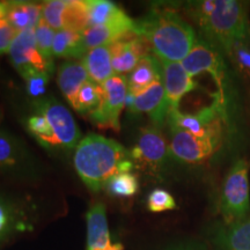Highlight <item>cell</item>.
I'll use <instances>...</instances> for the list:
<instances>
[{
  "label": "cell",
  "mask_w": 250,
  "mask_h": 250,
  "mask_svg": "<svg viewBox=\"0 0 250 250\" xmlns=\"http://www.w3.org/2000/svg\"><path fill=\"white\" fill-rule=\"evenodd\" d=\"M134 34L166 62H182L198 40L193 28L169 7H155L134 21Z\"/></svg>",
  "instance_id": "obj_1"
},
{
  "label": "cell",
  "mask_w": 250,
  "mask_h": 250,
  "mask_svg": "<svg viewBox=\"0 0 250 250\" xmlns=\"http://www.w3.org/2000/svg\"><path fill=\"white\" fill-rule=\"evenodd\" d=\"M73 165L83 182L94 192L104 188L114 175L127 173L133 168L126 148L99 134H89L80 140L74 152Z\"/></svg>",
  "instance_id": "obj_2"
},
{
  "label": "cell",
  "mask_w": 250,
  "mask_h": 250,
  "mask_svg": "<svg viewBox=\"0 0 250 250\" xmlns=\"http://www.w3.org/2000/svg\"><path fill=\"white\" fill-rule=\"evenodd\" d=\"M203 39L220 50L225 56L237 41L250 39L248 4L237 0H215L210 15L195 20Z\"/></svg>",
  "instance_id": "obj_3"
},
{
  "label": "cell",
  "mask_w": 250,
  "mask_h": 250,
  "mask_svg": "<svg viewBox=\"0 0 250 250\" xmlns=\"http://www.w3.org/2000/svg\"><path fill=\"white\" fill-rule=\"evenodd\" d=\"M224 54L204 39L197 40L189 55L183 59L182 65L192 78L202 73H208L217 83L218 92L214 94V101L223 111L228 126H230V112L234 101V89L230 80L229 68L224 59Z\"/></svg>",
  "instance_id": "obj_4"
},
{
  "label": "cell",
  "mask_w": 250,
  "mask_h": 250,
  "mask_svg": "<svg viewBox=\"0 0 250 250\" xmlns=\"http://www.w3.org/2000/svg\"><path fill=\"white\" fill-rule=\"evenodd\" d=\"M248 171V162L237 159L225 176L219 199V211L225 225L239 223L250 214Z\"/></svg>",
  "instance_id": "obj_5"
},
{
  "label": "cell",
  "mask_w": 250,
  "mask_h": 250,
  "mask_svg": "<svg viewBox=\"0 0 250 250\" xmlns=\"http://www.w3.org/2000/svg\"><path fill=\"white\" fill-rule=\"evenodd\" d=\"M35 110L43 115L48 125L50 140L48 148H76L80 143V131L66 107L55 99H39Z\"/></svg>",
  "instance_id": "obj_6"
},
{
  "label": "cell",
  "mask_w": 250,
  "mask_h": 250,
  "mask_svg": "<svg viewBox=\"0 0 250 250\" xmlns=\"http://www.w3.org/2000/svg\"><path fill=\"white\" fill-rule=\"evenodd\" d=\"M102 99L99 107L89 114L90 120L101 129L120 131V117L127 99V80L115 74L101 85Z\"/></svg>",
  "instance_id": "obj_7"
},
{
  "label": "cell",
  "mask_w": 250,
  "mask_h": 250,
  "mask_svg": "<svg viewBox=\"0 0 250 250\" xmlns=\"http://www.w3.org/2000/svg\"><path fill=\"white\" fill-rule=\"evenodd\" d=\"M168 121L170 125L186 130L193 136L221 142L224 139L225 125H227L224 114L215 102L195 114H184L180 109L171 110L168 115Z\"/></svg>",
  "instance_id": "obj_8"
},
{
  "label": "cell",
  "mask_w": 250,
  "mask_h": 250,
  "mask_svg": "<svg viewBox=\"0 0 250 250\" xmlns=\"http://www.w3.org/2000/svg\"><path fill=\"white\" fill-rule=\"evenodd\" d=\"M221 144V140L201 138L170 125V154L184 164L196 165L210 160L220 148Z\"/></svg>",
  "instance_id": "obj_9"
},
{
  "label": "cell",
  "mask_w": 250,
  "mask_h": 250,
  "mask_svg": "<svg viewBox=\"0 0 250 250\" xmlns=\"http://www.w3.org/2000/svg\"><path fill=\"white\" fill-rule=\"evenodd\" d=\"M14 67L20 74L27 71L37 70L51 74L52 62L46 61L37 48L35 29H27L18 33L8 51Z\"/></svg>",
  "instance_id": "obj_10"
},
{
  "label": "cell",
  "mask_w": 250,
  "mask_h": 250,
  "mask_svg": "<svg viewBox=\"0 0 250 250\" xmlns=\"http://www.w3.org/2000/svg\"><path fill=\"white\" fill-rule=\"evenodd\" d=\"M170 148L162 133L156 127H146L140 132L137 144L130 152L131 160L153 170L165 165Z\"/></svg>",
  "instance_id": "obj_11"
},
{
  "label": "cell",
  "mask_w": 250,
  "mask_h": 250,
  "mask_svg": "<svg viewBox=\"0 0 250 250\" xmlns=\"http://www.w3.org/2000/svg\"><path fill=\"white\" fill-rule=\"evenodd\" d=\"M164 72V86L167 100L168 109L171 110L179 109L180 101L186 94L198 89V83L193 80L183 67L182 62H166L160 61ZM169 115V114H168Z\"/></svg>",
  "instance_id": "obj_12"
},
{
  "label": "cell",
  "mask_w": 250,
  "mask_h": 250,
  "mask_svg": "<svg viewBox=\"0 0 250 250\" xmlns=\"http://www.w3.org/2000/svg\"><path fill=\"white\" fill-rule=\"evenodd\" d=\"M127 99H129V108L131 110L137 114H143V112L148 114L155 126H161L166 118H168L169 109L166 100L162 80L156 81L134 98L127 93Z\"/></svg>",
  "instance_id": "obj_13"
},
{
  "label": "cell",
  "mask_w": 250,
  "mask_h": 250,
  "mask_svg": "<svg viewBox=\"0 0 250 250\" xmlns=\"http://www.w3.org/2000/svg\"><path fill=\"white\" fill-rule=\"evenodd\" d=\"M145 44L146 43L140 37L133 35L109 45L114 71L120 76L131 73L139 64L140 59L146 56Z\"/></svg>",
  "instance_id": "obj_14"
},
{
  "label": "cell",
  "mask_w": 250,
  "mask_h": 250,
  "mask_svg": "<svg viewBox=\"0 0 250 250\" xmlns=\"http://www.w3.org/2000/svg\"><path fill=\"white\" fill-rule=\"evenodd\" d=\"M87 250H123L121 243H111L103 203H96L87 213Z\"/></svg>",
  "instance_id": "obj_15"
},
{
  "label": "cell",
  "mask_w": 250,
  "mask_h": 250,
  "mask_svg": "<svg viewBox=\"0 0 250 250\" xmlns=\"http://www.w3.org/2000/svg\"><path fill=\"white\" fill-rule=\"evenodd\" d=\"M132 35H136L133 20L130 22L88 27L83 33V42L87 52L90 49L110 45L117 41Z\"/></svg>",
  "instance_id": "obj_16"
},
{
  "label": "cell",
  "mask_w": 250,
  "mask_h": 250,
  "mask_svg": "<svg viewBox=\"0 0 250 250\" xmlns=\"http://www.w3.org/2000/svg\"><path fill=\"white\" fill-rule=\"evenodd\" d=\"M212 240L218 250H250V214L239 223L217 227Z\"/></svg>",
  "instance_id": "obj_17"
},
{
  "label": "cell",
  "mask_w": 250,
  "mask_h": 250,
  "mask_svg": "<svg viewBox=\"0 0 250 250\" xmlns=\"http://www.w3.org/2000/svg\"><path fill=\"white\" fill-rule=\"evenodd\" d=\"M162 77H164V72H162L160 59L152 55L144 56L127 79L129 94L134 98L156 81L162 80Z\"/></svg>",
  "instance_id": "obj_18"
},
{
  "label": "cell",
  "mask_w": 250,
  "mask_h": 250,
  "mask_svg": "<svg viewBox=\"0 0 250 250\" xmlns=\"http://www.w3.org/2000/svg\"><path fill=\"white\" fill-rule=\"evenodd\" d=\"M57 80L62 95L72 104L81 87L90 79L83 62L67 61L59 67Z\"/></svg>",
  "instance_id": "obj_19"
},
{
  "label": "cell",
  "mask_w": 250,
  "mask_h": 250,
  "mask_svg": "<svg viewBox=\"0 0 250 250\" xmlns=\"http://www.w3.org/2000/svg\"><path fill=\"white\" fill-rule=\"evenodd\" d=\"M81 62L88 73L89 79L98 85H102L112 76H115L109 45L98 46V48L88 50Z\"/></svg>",
  "instance_id": "obj_20"
},
{
  "label": "cell",
  "mask_w": 250,
  "mask_h": 250,
  "mask_svg": "<svg viewBox=\"0 0 250 250\" xmlns=\"http://www.w3.org/2000/svg\"><path fill=\"white\" fill-rule=\"evenodd\" d=\"M6 14L9 23L18 33L35 29L42 19V4L30 1H6Z\"/></svg>",
  "instance_id": "obj_21"
},
{
  "label": "cell",
  "mask_w": 250,
  "mask_h": 250,
  "mask_svg": "<svg viewBox=\"0 0 250 250\" xmlns=\"http://www.w3.org/2000/svg\"><path fill=\"white\" fill-rule=\"evenodd\" d=\"M88 7V27L130 22L132 19L123 9L108 0H87Z\"/></svg>",
  "instance_id": "obj_22"
},
{
  "label": "cell",
  "mask_w": 250,
  "mask_h": 250,
  "mask_svg": "<svg viewBox=\"0 0 250 250\" xmlns=\"http://www.w3.org/2000/svg\"><path fill=\"white\" fill-rule=\"evenodd\" d=\"M52 54H54V57L58 58H83L86 54L83 42V33L67 29L56 31Z\"/></svg>",
  "instance_id": "obj_23"
},
{
  "label": "cell",
  "mask_w": 250,
  "mask_h": 250,
  "mask_svg": "<svg viewBox=\"0 0 250 250\" xmlns=\"http://www.w3.org/2000/svg\"><path fill=\"white\" fill-rule=\"evenodd\" d=\"M102 99L101 85L88 80L78 92L76 99L72 103V108L79 114H90L99 107Z\"/></svg>",
  "instance_id": "obj_24"
},
{
  "label": "cell",
  "mask_w": 250,
  "mask_h": 250,
  "mask_svg": "<svg viewBox=\"0 0 250 250\" xmlns=\"http://www.w3.org/2000/svg\"><path fill=\"white\" fill-rule=\"evenodd\" d=\"M227 57L239 76L245 80L250 92V39L234 43Z\"/></svg>",
  "instance_id": "obj_25"
},
{
  "label": "cell",
  "mask_w": 250,
  "mask_h": 250,
  "mask_svg": "<svg viewBox=\"0 0 250 250\" xmlns=\"http://www.w3.org/2000/svg\"><path fill=\"white\" fill-rule=\"evenodd\" d=\"M105 190L112 196L131 197L136 195L139 189V183L136 175L131 171L127 173H118L110 177L105 183Z\"/></svg>",
  "instance_id": "obj_26"
},
{
  "label": "cell",
  "mask_w": 250,
  "mask_h": 250,
  "mask_svg": "<svg viewBox=\"0 0 250 250\" xmlns=\"http://www.w3.org/2000/svg\"><path fill=\"white\" fill-rule=\"evenodd\" d=\"M56 31L45 22L44 19H41L39 24L35 28V37L37 48L46 61L52 62L54 54H52V45H54Z\"/></svg>",
  "instance_id": "obj_27"
},
{
  "label": "cell",
  "mask_w": 250,
  "mask_h": 250,
  "mask_svg": "<svg viewBox=\"0 0 250 250\" xmlns=\"http://www.w3.org/2000/svg\"><path fill=\"white\" fill-rule=\"evenodd\" d=\"M66 0H49L42 4V18L54 30H62V14Z\"/></svg>",
  "instance_id": "obj_28"
},
{
  "label": "cell",
  "mask_w": 250,
  "mask_h": 250,
  "mask_svg": "<svg viewBox=\"0 0 250 250\" xmlns=\"http://www.w3.org/2000/svg\"><path fill=\"white\" fill-rule=\"evenodd\" d=\"M21 77L26 81L27 92L31 98L41 99V96L44 95L50 79V73L37 70H30L27 71L26 73L21 74Z\"/></svg>",
  "instance_id": "obj_29"
},
{
  "label": "cell",
  "mask_w": 250,
  "mask_h": 250,
  "mask_svg": "<svg viewBox=\"0 0 250 250\" xmlns=\"http://www.w3.org/2000/svg\"><path fill=\"white\" fill-rule=\"evenodd\" d=\"M17 35L6 14V1H0V55L7 54Z\"/></svg>",
  "instance_id": "obj_30"
},
{
  "label": "cell",
  "mask_w": 250,
  "mask_h": 250,
  "mask_svg": "<svg viewBox=\"0 0 250 250\" xmlns=\"http://www.w3.org/2000/svg\"><path fill=\"white\" fill-rule=\"evenodd\" d=\"M147 208L151 212H165L174 210L176 208V202L169 192L162 189H155L148 195Z\"/></svg>",
  "instance_id": "obj_31"
},
{
  "label": "cell",
  "mask_w": 250,
  "mask_h": 250,
  "mask_svg": "<svg viewBox=\"0 0 250 250\" xmlns=\"http://www.w3.org/2000/svg\"><path fill=\"white\" fill-rule=\"evenodd\" d=\"M18 149L14 140L8 134L0 132V167L17 164Z\"/></svg>",
  "instance_id": "obj_32"
},
{
  "label": "cell",
  "mask_w": 250,
  "mask_h": 250,
  "mask_svg": "<svg viewBox=\"0 0 250 250\" xmlns=\"http://www.w3.org/2000/svg\"><path fill=\"white\" fill-rule=\"evenodd\" d=\"M12 223L11 211L4 202L0 201V237L5 236Z\"/></svg>",
  "instance_id": "obj_33"
},
{
  "label": "cell",
  "mask_w": 250,
  "mask_h": 250,
  "mask_svg": "<svg viewBox=\"0 0 250 250\" xmlns=\"http://www.w3.org/2000/svg\"><path fill=\"white\" fill-rule=\"evenodd\" d=\"M174 250H202V249L196 248V247H192V246H183V247H180V248H176Z\"/></svg>",
  "instance_id": "obj_34"
}]
</instances>
